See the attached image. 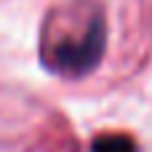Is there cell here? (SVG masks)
<instances>
[{"label": "cell", "mask_w": 152, "mask_h": 152, "mask_svg": "<svg viewBox=\"0 0 152 152\" xmlns=\"http://www.w3.org/2000/svg\"><path fill=\"white\" fill-rule=\"evenodd\" d=\"M94 152H136L134 142L128 136H120V134H112V136H102L94 142Z\"/></svg>", "instance_id": "1"}]
</instances>
